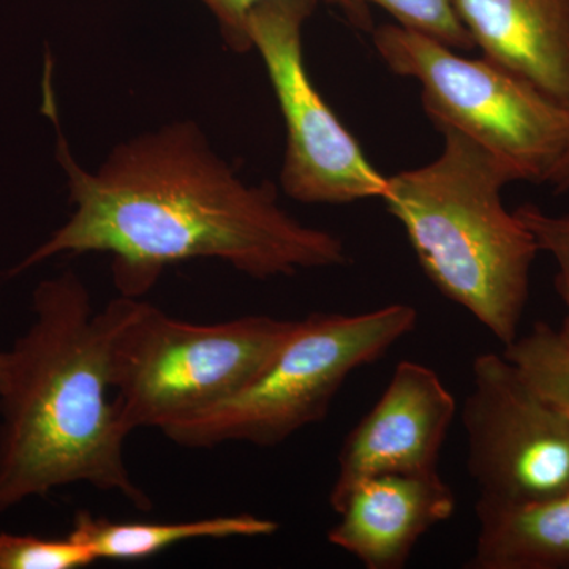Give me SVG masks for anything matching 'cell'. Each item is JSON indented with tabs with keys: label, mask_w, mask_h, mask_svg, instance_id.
Here are the masks:
<instances>
[{
	"label": "cell",
	"mask_w": 569,
	"mask_h": 569,
	"mask_svg": "<svg viewBox=\"0 0 569 569\" xmlns=\"http://www.w3.org/2000/svg\"><path fill=\"white\" fill-rule=\"evenodd\" d=\"M482 58L569 110V0H455Z\"/></svg>",
	"instance_id": "8fae6325"
},
{
	"label": "cell",
	"mask_w": 569,
	"mask_h": 569,
	"mask_svg": "<svg viewBox=\"0 0 569 569\" xmlns=\"http://www.w3.org/2000/svg\"><path fill=\"white\" fill-rule=\"evenodd\" d=\"M462 426L479 500L523 503L569 488V419L503 355L475 358Z\"/></svg>",
	"instance_id": "ba28073f"
},
{
	"label": "cell",
	"mask_w": 569,
	"mask_h": 569,
	"mask_svg": "<svg viewBox=\"0 0 569 569\" xmlns=\"http://www.w3.org/2000/svg\"><path fill=\"white\" fill-rule=\"evenodd\" d=\"M10 351L9 353H0V392L6 387L7 376H9Z\"/></svg>",
	"instance_id": "ffe728a7"
},
{
	"label": "cell",
	"mask_w": 569,
	"mask_h": 569,
	"mask_svg": "<svg viewBox=\"0 0 569 569\" xmlns=\"http://www.w3.org/2000/svg\"><path fill=\"white\" fill-rule=\"evenodd\" d=\"M320 0H264L249 20L257 51L282 111L287 148L280 187L306 204H348L383 198L388 178L325 102L305 59V26Z\"/></svg>",
	"instance_id": "52a82bcc"
},
{
	"label": "cell",
	"mask_w": 569,
	"mask_h": 569,
	"mask_svg": "<svg viewBox=\"0 0 569 569\" xmlns=\"http://www.w3.org/2000/svg\"><path fill=\"white\" fill-rule=\"evenodd\" d=\"M276 520L252 515L216 516L189 522H112L89 511L74 516L69 537L91 550L96 560L137 561L194 539L271 537Z\"/></svg>",
	"instance_id": "4fadbf2b"
},
{
	"label": "cell",
	"mask_w": 569,
	"mask_h": 569,
	"mask_svg": "<svg viewBox=\"0 0 569 569\" xmlns=\"http://www.w3.org/2000/svg\"><path fill=\"white\" fill-rule=\"evenodd\" d=\"M96 561L91 550L69 535L41 538L0 533V569H80Z\"/></svg>",
	"instance_id": "9a60e30c"
},
{
	"label": "cell",
	"mask_w": 569,
	"mask_h": 569,
	"mask_svg": "<svg viewBox=\"0 0 569 569\" xmlns=\"http://www.w3.org/2000/svg\"><path fill=\"white\" fill-rule=\"evenodd\" d=\"M418 310L389 305L370 312L310 313L260 377L241 392L163 429L179 447L223 443L272 448L328 417L348 377L413 332Z\"/></svg>",
	"instance_id": "5b68a950"
},
{
	"label": "cell",
	"mask_w": 569,
	"mask_h": 569,
	"mask_svg": "<svg viewBox=\"0 0 569 569\" xmlns=\"http://www.w3.org/2000/svg\"><path fill=\"white\" fill-rule=\"evenodd\" d=\"M471 569H569V488L523 503L477 500Z\"/></svg>",
	"instance_id": "7c38bea8"
},
{
	"label": "cell",
	"mask_w": 569,
	"mask_h": 569,
	"mask_svg": "<svg viewBox=\"0 0 569 569\" xmlns=\"http://www.w3.org/2000/svg\"><path fill=\"white\" fill-rule=\"evenodd\" d=\"M111 388L130 433L163 430L217 406L260 377L298 320L247 316L212 325L170 317L141 298L119 296Z\"/></svg>",
	"instance_id": "277c9868"
},
{
	"label": "cell",
	"mask_w": 569,
	"mask_h": 569,
	"mask_svg": "<svg viewBox=\"0 0 569 569\" xmlns=\"http://www.w3.org/2000/svg\"><path fill=\"white\" fill-rule=\"evenodd\" d=\"M503 356L539 396L569 419V342L559 329L538 321L505 347Z\"/></svg>",
	"instance_id": "5bb4252c"
},
{
	"label": "cell",
	"mask_w": 569,
	"mask_h": 569,
	"mask_svg": "<svg viewBox=\"0 0 569 569\" xmlns=\"http://www.w3.org/2000/svg\"><path fill=\"white\" fill-rule=\"evenodd\" d=\"M41 88L74 209L10 276L58 254L107 253L119 293L142 298L187 261L219 260L260 280L347 263L342 239L290 216L271 182H246L193 121L119 142L97 170H86L61 129L51 56Z\"/></svg>",
	"instance_id": "6da1fadb"
},
{
	"label": "cell",
	"mask_w": 569,
	"mask_h": 569,
	"mask_svg": "<svg viewBox=\"0 0 569 569\" xmlns=\"http://www.w3.org/2000/svg\"><path fill=\"white\" fill-rule=\"evenodd\" d=\"M36 320L10 351L0 392V512L66 486L116 492L148 511L123 448L129 430L110 397L119 299L93 309L74 272L33 291Z\"/></svg>",
	"instance_id": "7a4b0ae2"
},
{
	"label": "cell",
	"mask_w": 569,
	"mask_h": 569,
	"mask_svg": "<svg viewBox=\"0 0 569 569\" xmlns=\"http://www.w3.org/2000/svg\"><path fill=\"white\" fill-rule=\"evenodd\" d=\"M376 3L387 10L397 24L425 33L452 50H473L475 43L468 36L455 10V0H362Z\"/></svg>",
	"instance_id": "2e32d148"
},
{
	"label": "cell",
	"mask_w": 569,
	"mask_h": 569,
	"mask_svg": "<svg viewBox=\"0 0 569 569\" xmlns=\"http://www.w3.org/2000/svg\"><path fill=\"white\" fill-rule=\"evenodd\" d=\"M438 130L443 149L437 159L388 178L381 200L406 230L430 282L507 347L519 336L539 252L501 200V190L520 181L466 134Z\"/></svg>",
	"instance_id": "3957f363"
},
{
	"label": "cell",
	"mask_w": 569,
	"mask_h": 569,
	"mask_svg": "<svg viewBox=\"0 0 569 569\" xmlns=\"http://www.w3.org/2000/svg\"><path fill=\"white\" fill-rule=\"evenodd\" d=\"M546 183H549L556 193L561 194L569 192V142L567 151L561 156L556 168L550 171L549 178L546 179Z\"/></svg>",
	"instance_id": "d6986e66"
},
{
	"label": "cell",
	"mask_w": 569,
	"mask_h": 569,
	"mask_svg": "<svg viewBox=\"0 0 569 569\" xmlns=\"http://www.w3.org/2000/svg\"><path fill=\"white\" fill-rule=\"evenodd\" d=\"M451 486L438 471L380 475L366 479L346 497L328 541L367 569L406 567L419 539L455 515Z\"/></svg>",
	"instance_id": "30bf717a"
},
{
	"label": "cell",
	"mask_w": 569,
	"mask_h": 569,
	"mask_svg": "<svg viewBox=\"0 0 569 569\" xmlns=\"http://www.w3.org/2000/svg\"><path fill=\"white\" fill-rule=\"evenodd\" d=\"M211 11L213 20L219 26L220 36L230 48L238 54H247L252 51V41L249 37L250 14L258 3L264 0H200ZM326 3L337 7L351 24L356 28L372 29L369 7L362 0H325Z\"/></svg>",
	"instance_id": "e0dca14e"
},
{
	"label": "cell",
	"mask_w": 569,
	"mask_h": 569,
	"mask_svg": "<svg viewBox=\"0 0 569 569\" xmlns=\"http://www.w3.org/2000/svg\"><path fill=\"white\" fill-rule=\"evenodd\" d=\"M455 417L456 399L436 370L421 362H399L383 395L340 448L331 508L336 511L366 479L438 471Z\"/></svg>",
	"instance_id": "9c48e42d"
},
{
	"label": "cell",
	"mask_w": 569,
	"mask_h": 569,
	"mask_svg": "<svg viewBox=\"0 0 569 569\" xmlns=\"http://www.w3.org/2000/svg\"><path fill=\"white\" fill-rule=\"evenodd\" d=\"M372 43L392 73L421 84L422 107L437 129L466 134L519 181L546 183L568 148V108L489 59H468L397 22L373 29Z\"/></svg>",
	"instance_id": "8992f818"
},
{
	"label": "cell",
	"mask_w": 569,
	"mask_h": 569,
	"mask_svg": "<svg viewBox=\"0 0 569 569\" xmlns=\"http://www.w3.org/2000/svg\"><path fill=\"white\" fill-rule=\"evenodd\" d=\"M515 213L533 236L539 252H548L556 260V290L567 309L559 331L569 342V213L552 216L530 203L519 206Z\"/></svg>",
	"instance_id": "ac0fdd59"
}]
</instances>
